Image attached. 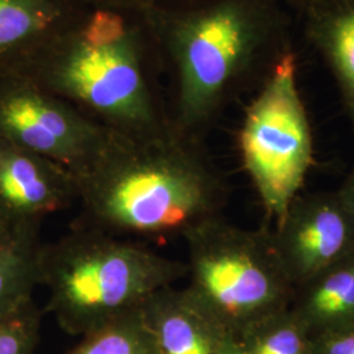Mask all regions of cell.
<instances>
[{
  "instance_id": "9a60e30c",
  "label": "cell",
  "mask_w": 354,
  "mask_h": 354,
  "mask_svg": "<svg viewBox=\"0 0 354 354\" xmlns=\"http://www.w3.org/2000/svg\"><path fill=\"white\" fill-rule=\"evenodd\" d=\"M307 327L290 307L244 332L241 354H308Z\"/></svg>"
},
{
  "instance_id": "4fadbf2b",
  "label": "cell",
  "mask_w": 354,
  "mask_h": 354,
  "mask_svg": "<svg viewBox=\"0 0 354 354\" xmlns=\"http://www.w3.org/2000/svg\"><path fill=\"white\" fill-rule=\"evenodd\" d=\"M41 225H20L0 243V322L33 301L41 281Z\"/></svg>"
},
{
  "instance_id": "ac0fdd59",
  "label": "cell",
  "mask_w": 354,
  "mask_h": 354,
  "mask_svg": "<svg viewBox=\"0 0 354 354\" xmlns=\"http://www.w3.org/2000/svg\"><path fill=\"white\" fill-rule=\"evenodd\" d=\"M320 354H354V324H346L326 330Z\"/></svg>"
},
{
  "instance_id": "e0dca14e",
  "label": "cell",
  "mask_w": 354,
  "mask_h": 354,
  "mask_svg": "<svg viewBox=\"0 0 354 354\" xmlns=\"http://www.w3.org/2000/svg\"><path fill=\"white\" fill-rule=\"evenodd\" d=\"M44 20L30 0H0V48L29 37L44 26Z\"/></svg>"
},
{
  "instance_id": "6da1fadb",
  "label": "cell",
  "mask_w": 354,
  "mask_h": 354,
  "mask_svg": "<svg viewBox=\"0 0 354 354\" xmlns=\"http://www.w3.org/2000/svg\"><path fill=\"white\" fill-rule=\"evenodd\" d=\"M71 174L86 227L133 241L183 236L226 201L203 159L153 133H106Z\"/></svg>"
},
{
  "instance_id": "9c48e42d",
  "label": "cell",
  "mask_w": 354,
  "mask_h": 354,
  "mask_svg": "<svg viewBox=\"0 0 354 354\" xmlns=\"http://www.w3.org/2000/svg\"><path fill=\"white\" fill-rule=\"evenodd\" d=\"M74 201L68 168L0 137V209L15 226L41 225Z\"/></svg>"
},
{
  "instance_id": "ffe728a7",
  "label": "cell",
  "mask_w": 354,
  "mask_h": 354,
  "mask_svg": "<svg viewBox=\"0 0 354 354\" xmlns=\"http://www.w3.org/2000/svg\"><path fill=\"white\" fill-rule=\"evenodd\" d=\"M214 354H241L239 340L232 335H227L219 344Z\"/></svg>"
},
{
  "instance_id": "277c9868",
  "label": "cell",
  "mask_w": 354,
  "mask_h": 354,
  "mask_svg": "<svg viewBox=\"0 0 354 354\" xmlns=\"http://www.w3.org/2000/svg\"><path fill=\"white\" fill-rule=\"evenodd\" d=\"M188 248L190 297L239 339L291 306L292 288L269 230H248L215 215L181 236Z\"/></svg>"
},
{
  "instance_id": "5b68a950",
  "label": "cell",
  "mask_w": 354,
  "mask_h": 354,
  "mask_svg": "<svg viewBox=\"0 0 354 354\" xmlns=\"http://www.w3.org/2000/svg\"><path fill=\"white\" fill-rule=\"evenodd\" d=\"M297 75L292 50L264 79L239 136L243 165L268 218L276 223L301 194L314 165L313 130Z\"/></svg>"
},
{
  "instance_id": "8992f818",
  "label": "cell",
  "mask_w": 354,
  "mask_h": 354,
  "mask_svg": "<svg viewBox=\"0 0 354 354\" xmlns=\"http://www.w3.org/2000/svg\"><path fill=\"white\" fill-rule=\"evenodd\" d=\"M64 83L76 100L118 125V133L155 131L140 70L117 20L100 17L92 24Z\"/></svg>"
},
{
  "instance_id": "44dd1931",
  "label": "cell",
  "mask_w": 354,
  "mask_h": 354,
  "mask_svg": "<svg viewBox=\"0 0 354 354\" xmlns=\"http://www.w3.org/2000/svg\"><path fill=\"white\" fill-rule=\"evenodd\" d=\"M15 227L16 226L13 225L12 221L0 209V243H3L12 234Z\"/></svg>"
},
{
  "instance_id": "7a4b0ae2",
  "label": "cell",
  "mask_w": 354,
  "mask_h": 354,
  "mask_svg": "<svg viewBox=\"0 0 354 354\" xmlns=\"http://www.w3.org/2000/svg\"><path fill=\"white\" fill-rule=\"evenodd\" d=\"M187 276V263L86 226L44 244L41 253L46 310L79 336L140 310L155 292Z\"/></svg>"
},
{
  "instance_id": "d6986e66",
  "label": "cell",
  "mask_w": 354,
  "mask_h": 354,
  "mask_svg": "<svg viewBox=\"0 0 354 354\" xmlns=\"http://www.w3.org/2000/svg\"><path fill=\"white\" fill-rule=\"evenodd\" d=\"M337 193L354 219V167L348 174V176L345 177L342 187L337 189Z\"/></svg>"
},
{
  "instance_id": "ba28073f",
  "label": "cell",
  "mask_w": 354,
  "mask_h": 354,
  "mask_svg": "<svg viewBox=\"0 0 354 354\" xmlns=\"http://www.w3.org/2000/svg\"><path fill=\"white\" fill-rule=\"evenodd\" d=\"M106 133L35 91L0 95V137L74 171Z\"/></svg>"
},
{
  "instance_id": "8fae6325",
  "label": "cell",
  "mask_w": 354,
  "mask_h": 354,
  "mask_svg": "<svg viewBox=\"0 0 354 354\" xmlns=\"http://www.w3.org/2000/svg\"><path fill=\"white\" fill-rule=\"evenodd\" d=\"M302 13L306 37L333 76L354 134V0H315Z\"/></svg>"
},
{
  "instance_id": "7c38bea8",
  "label": "cell",
  "mask_w": 354,
  "mask_h": 354,
  "mask_svg": "<svg viewBox=\"0 0 354 354\" xmlns=\"http://www.w3.org/2000/svg\"><path fill=\"white\" fill-rule=\"evenodd\" d=\"M290 308L307 328L354 324V252L298 288Z\"/></svg>"
},
{
  "instance_id": "3957f363",
  "label": "cell",
  "mask_w": 354,
  "mask_h": 354,
  "mask_svg": "<svg viewBox=\"0 0 354 354\" xmlns=\"http://www.w3.org/2000/svg\"><path fill=\"white\" fill-rule=\"evenodd\" d=\"M290 51L288 17L273 0H218L192 15L178 44L184 127L206 122L239 79L269 74Z\"/></svg>"
},
{
  "instance_id": "7402d4cb",
  "label": "cell",
  "mask_w": 354,
  "mask_h": 354,
  "mask_svg": "<svg viewBox=\"0 0 354 354\" xmlns=\"http://www.w3.org/2000/svg\"><path fill=\"white\" fill-rule=\"evenodd\" d=\"M273 1H276V3H286V4H292V6H295V7H298L301 11L304 10V7H307L308 4H311V3H314L315 0H273Z\"/></svg>"
},
{
  "instance_id": "30bf717a",
  "label": "cell",
  "mask_w": 354,
  "mask_h": 354,
  "mask_svg": "<svg viewBox=\"0 0 354 354\" xmlns=\"http://www.w3.org/2000/svg\"><path fill=\"white\" fill-rule=\"evenodd\" d=\"M159 354H214L230 335L197 304L187 289L167 288L142 306Z\"/></svg>"
},
{
  "instance_id": "2e32d148",
  "label": "cell",
  "mask_w": 354,
  "mask_h": 354,
  "mask_svg": "<svg viewBox=\"0 0 354 354\" xmlns=\"http://www.w3.org/2000/svg\"><path fill=\"white\" fill-rule=\"evenodd\" d=\"M41 327V311L30 301L0 322V354H35Z\"/></svg>"
},
{
  "instance_id": "52a82bcc",
  "label": "cell",
  "mask_w": 354,
  "mask_h": 354,
  "mask_svg": "<svg viewBox=\"0 0 354 354\" xmlns=\"http://www.w3.org/2000/svg\"><path fill=\"white\" fill-rule=\"evenodd\" d=\"M297 290L354 252V219L336 192L299 194L270 231Z\"/></svg>"
},
{
  "instance_id": "5bb4252c",
  "label": "cell",
  "mask_w": 354,
  "mask_h": 354,
  "mask_svg": "<svg viewBox=\"0 0 354 354\" xmlns=\"http://www.w3.org/2000/svg\"><path fill=\"white\" fill-rule=\"evenodd\" d=\"M67 354H159L142 308L82 336Z\"/></svg>"
}]
</instances>
